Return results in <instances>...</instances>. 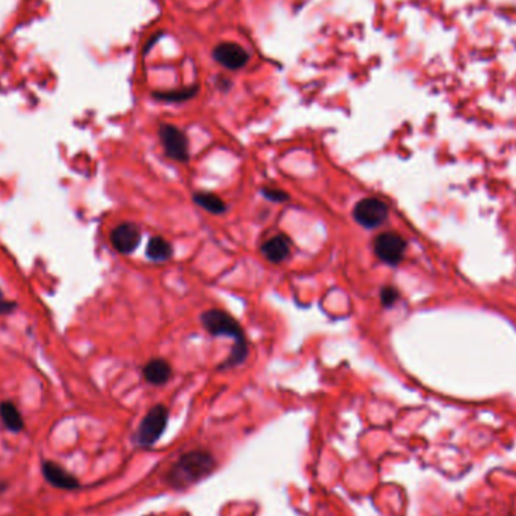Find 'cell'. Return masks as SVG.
Returning a JSON list of instances; mask_svg holds the SVG:
<instances>
[{
	"label": "cell",
	"instance_id": "cell-3",
	"mask_svg": "<svg viewBox=\"0 0 516 516\" xmlns=\"http://www.w3.org/2000/svg\"><path fill=\"white\" fill-rule=\"evenodd\" d=\"M168 420H170V411L163 405L153 406L147 415L142 418L136 430V444L142 448H148L160 440L163 435Z\"/></svg>",
	"mask_w": 516,
	"mask_h": 516
},
{
	"label": "cell",
	"instance_id": "cell-2",
	"mask_svg": "<svg viewBox=\"0 0 516 516\" xmlns=\"http://www.w3.org/2000/svg\"><path fill=\"white\" fill-rule=\"evenodd\" d=\"M201 323L204 329L213 336H228L234 341L246 340V335L240 327V323L235 320L231 314L218 308L207 310L201 314Z\"/></svg>",
	"mask_w": 516,
	"mask_h": 516
},
{
	"label": "cell",
	"instance_id": "cell-1",
	"mask_svg": "<svg viewBox=\"0 0 516 516\" xmlns=\"http://www.w3.org/2000/svg\"><path fill=\"white\" fill-rule=\"evenodd\" d=\"M216 465V459L210 452L201 448L192 450L183 455L168 471L166 483L177 491H183L209 477Z\"/></svg>",
	"mask_w": 516,
	"mask_h": 516
},
{
	"label": "cell",
	"instance_id": "cell-13",
	"mask_svg": "<svg viewBox=\"0 0 516 516\" xmlns=\"http://www.w3.org/2000/svg\"><path fill=\"white\" fill-rule=\"evenodd\" d=\"M172 246L171 243L165 240L163 238H153L150 239L147 250H145V254L150 258L151 262H168L172 257Z\"/></svg>",
	"mask_w": 516,
	"mask_h": 516
},
{
	"label": "cell",
	"instance_id": "cell-6",
	"mask_svg": "<svg viewBox=\"0 0 516 516\" xmlns=\"http://www.w3.org/2000/svg\"><path fill=\"white\" fill-rule=\"evenodd\" d=\"M406 252V240L397 233H382L375 239V254L380 262L397 266Z\"/></svg>",
	"mask_w": 516,
	"mask_h": 516
},
{
	"label": "cell",
	"instance_id": "cell-18",
	"mask_svg": "<svg viewBox=\"0 0 516 516\" xmlns=\"http://www.w3.org/2000/svg\"><path fill=\"white\" fill-rule=\"evenodd\" d=\"M399 298L400 295L397 288H394L392 286H387L380 290V302H382V305L385 308H391L399 300Z\"/></svg>",
	"mask_w": 516,
	"mask_h": 516
},
{
	"label": "cell",
	"instance_id": "cell-12",
	"mask_svg": "<svg viewBox=\"0 0 516 516\" xmlns=\"http://www.w3.org/2000/svg\"><path fill=\"white\" fill-rule=\"evenodd\" d=\"M0 420L11 432L18 433L25 429V420L13 401L0 403Z\"/></svg>",
	"mask_w": 516,
	"mask_h": 516
},
{
	"label": "cell",
	"instance_id": "cell-5",
	"mask_svg": "<svg viewBox=\"0 0 516 516\" xmlns=\"http://www.w3.org/2000/svg\"><path fill=\"white\" fill-rule=\"evenodd\" d=\"M159 138L168 157L180 163L189 162V141L180 129L165 122L159 127Z\"/></svg>",
	"mask_w": 516,
	"mask_h": 516
},
{
	"label": "cell",
	"instance_id": "cell-11",
	"mask_svg": "<svg viewBox=\"0 0 516 516\" xmlns=\"http://www.w3.org/2000/svg\"><path fill=\"white\" fill-rule=\"evenodd\" d=\"M142 373L148 384L160 387L165 385L168 380L172 377V367L168 361L160 360V358H156V360H151L143 365Z\"/></svg>",
	"mask_w": 516,
	"mask_h": 516
},
{
	"label": "cell",
	"instance_id": "cell-14",
	"mask_svg": "<svg viewBox=\"0 0 516 516\" xmlns=\"http://www.w3.org/2000/svg\"><path fill=\"white\" fill-rule=\"evenodd\" d=\"M194 201L195 204H198L201 209H204L206 211L211 213V215H222V213L227 211V204L223 201L210 192H198L194 195Z\"/></svg>",
	"mask_w": 516,
	"mask_h": 516
},
{
	"label": "cell",
	"instance_id": "cell-20",
	"mask_svg": "<svg viewBox=\"0 0 516 516\" xmlns=\"http://www.w3.org/2000/svg\"><path fill=\"white\" fill-rule=\"evenodd\" d=\"M5 488H6V485H0V492H4Z\"/></svg>",
	"mask_w": 516,
	"mask_h": 516
},
{
	"label": "cell",
	"instance_id": "cell-15",
	"mask_svg": "<svg viewBox=\"0 0 516 516\" xmlns=\"http://www.w3.org/2000/svg\"><path fill=\"white\" fill-rule=\"evenodd\" d=\"M198 93V86H187L182 89H175V91H163V93H154L153 97L156 100H160V102L166 103H182L186 100L194 98Z\"/></svg>",
	"mask_w": 516,
	"mask_h": 516
},
{
	"label": "cell",
	"instance_id": "cell-17",
	"mask_svg": "<svg viewBox=\"0 0 516 516\" xmlns=\"http://www.w3.org/2000/svg\"><path fill=\"white\" fill-rule=\"evenodd\" d=\"M260 192H262V195H263L266 199L272 201V203H286V201H288V199H290L288 194H287V192H284V190H281V189H275V187H263V189L260 190Z\"/></svg>",
	"mask_w": 516,
	"mask_h": 516
},
{
	"label": "cell",
	"instance_id": "cell-9",
	"mask_svg": "<svg viewBox=\"0 0 516 516\" xmlns=\"http://www.w3.org/2000/svg\"><path fill=\"white\" fill-rule=\"evenodd\" d=\"M41 471H42V476H44V479H46L47 483H50L54 488L62 489V491H76L81 488L78 480L58 464L44 461L41 465Z\"/></svg>",
	"mask_w": 516,
	"mask_h": 516
},
{
	"label": "cell",
	"instance_id": "cell-7",
	"mask_svg": "<svg viewBox=\"0 0 516 516\" xmlns=\"http://www.w3.org/2000/svg\"><path fill=\"white\" fill-rule=\"evenodd\" d=\"M141 230L133 222H124L119 223L110 233V243L114 246V250L119 254L129 255L138 250L141 243Z\"/></svg>",
	"mask_w": 516,
	"mask_h": 516
},
{
	"label": "cell",
	"instance_id": "cell-19",
	"mask_svg": "<svg viewBox=\"0 0 516 516\" xmlns=\"http://www.w3.org/2000/svg\"><path fill=\"white\" fill-rule=\"evenodd\" d=\"M17 304L16 302H11L5 298V295L2 293V290H0V316H6V314H11L14 310H16Z\"/></svg>",
	"mask_w": 516,
	"mask_h": 516
},
{
	"label": "cell",
	"instance_id": "cell-10",
	"mask_svg": "<svg viewBox=\"0 0 516 516\" xmlns=\"http://www.w3.org/2000/svg\"><path fill=\"white\" fill-rule=\"evenodd\" d=\"M260 252L267 262H271L274 264L283 263L291 255L290 239L284 234L275 235V238H271L262 245Z\"/></svg>",
	"mask_w": 516,
	"mask_h": 516
},
{
	"label": "cell",
	"instance_id": "cell-16",
	"mask_svg": "<svg viewBox=\"0 0 516 516\" xmlns=\"http://www.w3.org/2000/svg\"><path fill=\"white\" fill-rule=\"evenodd\" d=\"M250 355V343L248 340H242V341H234V346L231 349L230 356L227 358V361L223 363V368L228 367H238L240 364H243L246 361V358Z\"/></svg>",
	"mask_w": 516,
	"mask_h": 516
},
{
	"label": "cell",
	"instance_id": "cell-4",
	"mask_svg": "<svg viewBox=\"0 0 516 516\" xmlns=\"http://www.w3.org/2000/svg\"><path fill=\"white\" fill-rule=\"evenodd\" d=\"M388 206L379 198H364L353 209V219L361 227L373 230L388 219Z\"/></svg>",
	"mask_w": 516,
	"mask_h": 516
},
{
	"label": "cell",
	"instance_id": "cell-8",
	"mask_svg": "<svg viewBox=\"0 0 516 516\" xmlns=\"http://www.w3.org/2000/svg\"><path fill=\"white\" fill-rule=\"evenodd\" d=\"M213 58L228 70H240L248 64L250 54L243 47L235 42H221L213 50Z\"/></svg>",
	"mask_w": 516,
	"mask_h": 516
}]
</instances>
